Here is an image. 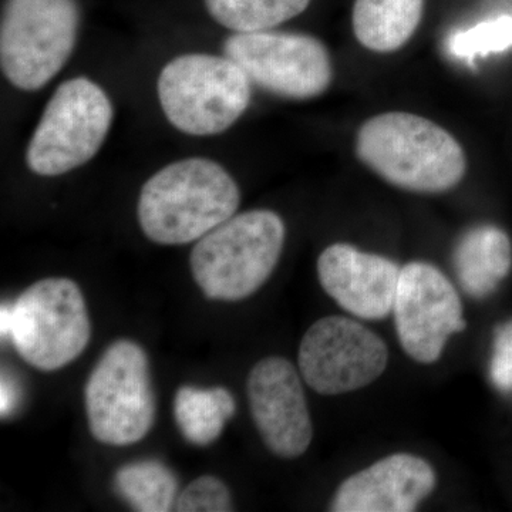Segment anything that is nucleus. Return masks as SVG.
<instances>
[{
	"label": "nucleus",
	"instance_id": "obj_1",
	"mask_svg": "<svg viewBox=\"0 0 512 512\" xmlns=\"http://www.w3.org/2000/svg\"><path fill=\"white\" fill-rule=\"evenodd\" d=\"M241 191L231 174L208 158L174 161L143 185L138 222L156 244L185 245L234 217Z\"/></svg>",
	"mask_w": 512,
	"mask_h": 512
},
{
	"label": "nucleus",
	"instance_id": "obj_2",
	"mask_svg": "<svg viewBox=\"0 0 512 512\" xmlns=\"http://www.w3.org/2000/svg\"><path fill=\"white\" fill-rule=\"evenodd\" d=\"M357 157L387 183L437 194L456 187L466 174L463 147L447 130L416 114H379L360 127Z\"/></svg>",
	"mask_w": 512,
	"mask_h": 512
},
{
	"label": "nucleus",
	"instance_id": "obj_3",
	"mask_svg": "<svg viewBox=\"0 0 512 512\" xmlns=\"http://www.w3.org/2000/svg\"><path fill=\"white\" fill-rule=\"evenodd\" d=\"M284 242L285 224L274 211L242 212L198 239L192 276L208 298L242 301L268 281Z\"/></svg>",
	"mask_w": 512,
	"mask_h": 512
},
{
	"label": "nucleus",
	"instance_id": "obj_4",
	"mask_svg": "<svg viewBox=\"0 0 512 512\" xmlns=\"http://www.w3.org/2000/svg\"><path fill=\"white\" fill-rule=\"evenodd\" d=\"M157 93L165 117L177 130L217 136L248 109L251 80L227 56L190 53L165 64Z\"/></svg>",
	"mask_w": 512,
	"mask_h": 512
},
{
	"label": "nucleus",
	"instance_id": "obj_5",
	"mask_svg": "<svg viewBox=\"0 0 512 512\" xmlns=\"http://www.w3.org/2000/svg\"><path fill=\"white\" fill-rule=\"evenodd\" d=\"M80 26L76 0H6L0 66L23 92L45 87L73 55Z\"/></svg>",
	"mask_w": 512,
	"mask_h": 512
},
{
	"label": "nucleus",
	"instance_id": "obj_6",
	"mask_svg": "<svg viewBox=\"0 0 512 512\" xmlns=\"http://www.w3.org/2000/svg\"><path fill=\"white\" fill-rule=\"evenodd\" d=\"M107 93L87 77L67 80L47 101L26 150V164L42 177H56L89 163L113 123Z\"/></svg>",
	"mask_w": 512,
	"mask_h": 512
},
{
	"label": "nucleus",
	"instance_id": "obj_7",
	"mask_svg": "<svg viewBox=\"0 0 512 512\" xmlns=\"http://www.w3.org/2000/svg\"><path fill=\"white\" fill-rule=\"evenodd\" d=\"M90 335L83 293L70 279L36 282L10 306L8 338L36 369L50 372L69 365L82 355Z\"/></svg>",
	"mask_w": 512,
	"mask_h": 512
},
{
	"label": "nucleus",
	"instance_id": "obj_8",
	"mask_svg": "<svg viewBox=\"0 0 512 512\" xmlns=\"http://www.w3.org/2000/svg\"><path fill=\"white\" fill-rule=\"evenodd\" d=\"M86 413L94 439L130 446L147 436L156 417L148 357L131 340L107 348L87 380Z\"/></svg>",
	"mask_w": 512,
	"mask_h": 512
},
{
	"label": "nucleus",
	"instance_id": "obj_9",
	"mask_svg": "<svg viewBox=\"0 0 512 512\" xmlns=\"http://www.w3.org/2000/svg\"><path fill=\"white\" fill-rule=\"evenodd\" d=\"M224 53L244 70L251 83L292 100L315 99L332 82L328 49L316 37L303 33H234Z\"/></svg>",
	"mask_w": 512,
	"mask_h": 512
},
{
	"label": "nucleus",
	"instance_id": "obj_10",
	"mask_svg": "<svg viewBox=\"0 0 512 512\" xmlns=\"http://www.w3.org/2000/svg\"><path fill=\"white\" fill-rule=\"evenodd\" d=\"M389 350L375 332L345 316L313 323L299 348V369L316 393L355 392L383 375Z\"/></svg>",
	"mask_w": 512,
	"mask_h": 512
},
{
	"label": "nucleus",
	"instance_id": "obj_11",
	"mask_svg": "<svg viewBox=\"0 0 512 512\" xmlns=\"http://www.w3.org/2000/svg\"><path fill=\"white\" fill-rule=\"evenodd\" d=\"M393 312L404 352L419 363L439 360L450 336L466 329L456 288L426 262L402 268Z\"/></svg>",
	"mask_w": 512,
	"mask_h": 512
},
{
	"label": "nucleus",
	"instance_id": "obj_12",
	"mask_svg": "<svg viewBox=\"0 0 512 512\" xmlns=\"http://www.w3.org/2000/svg\"><path fill=\"white\" fill-rule=\"evenodd\" d=\"M249 407L266 447L284 458L301 457L313 437L301 377L284 357H266L248 376Z\"/></svg>",
	"mask_w": 512,
	"mask_h": 512
},
{
	"label": "nucleus",
	"instance_id": "obj_13",
	"mask_svg": "<svg viewBox=\"0 0 512 512\" xmlns=\"http://www.w3.org/2000/svg\"><path fill=\"white\" fill-rule=\"evenodd\" d=\"M400 272L396 262L348 244L330 245L318 259L325 292L340 308L366 320H380L393 312Z\"/></svg>",
	"mask_w": 512,
	"mask_h": 512
},
{
	"label": "nucleus",
	"instance_id": "obj_14",
	"mask_svg": "<svg viewBox=\"0 0 512 512\" xmlns=\"http://www.w3.org/2000/svg\"><path fill=\"white\" fill-rule=\"evenodd\" d=\"M436 471L424 458L393 454L353 474L336 491L335 512H410L436 487Z\"/></svg>",
	"mask_w": 512,
	"mask_h": 512
},
{
	"label": "nucleus",
	"instance_id": "obj_15",
	"mask_svg": "<svg viewBox=\"0 0 512 512\" xmlns=\"http://www.w3.org/2000/svg\"><path fill=\"white\" fill-rule=\"evenodd\" d=\"M511 265L510 238L495 225L471 228L458 241L454 252L458 281L474 298L493 293L510 274Z\"/></svg>",
	"mask_w": 512,
	"mask_h": 512
},
{
	"label": "nucleus",
	"instance_id": "obj_16",
	"mask_svg": "<svg viewBox=\"0 0 512 512\" xmlns=\"http://www.w3.org/2000/svg\"><path fill=\"white\" fill-rule=\"evenodd\" d=\"M423 8L424 0H355L356 39L373 52H396L419 28Z\"/></svg>",
	"mask_w": 512,
	"mask_h": 512
},
{
	"label": "nucleus",
	"instance_id": "obj_17",
	"mask_svg": "<svg viewBox=\"0 0 512 512\" xmlns=\"http://www.w3.org/2000/svg\"><path fill=\"white\" fill-rule=\"evenodd\" d=\"M234 413V397L224 387L183 386L175 394L174 414L178 429L195 446L214 443Z\"/></svg>",
	"mask_w": 512,
	"mask_h": 512
},
{
	"label": "nucleus",
	"instance_id": "obj_18",
	"mask_svg": "<svg viewBox=\"0 0 512 512\" xmlns=\"http://www.w3.org/2000/svg\"><path fill=\"white\" fill-rule=\"evenodd\" d=\"M114 484L121 497L140 512L170 511L177 497V478L160 461L126 464L117 471Z\"/></svg>",
	"mask_w": 512,
	"mask_h": 512
},
{
	"label": "nucleus",
	"instance_id": "obj_19",
	"mask_svg": "<svg viewBox=\"0 0 512 512\" xmlns=\"http://www.w3.org/2000/svg\"><path fill=\"white\" fill-rule=\"evenodd\" d=\"M309 3L311 0H205L211 18L234 33L275 28L301 15Z\"/></svg>",
	"mask_w": 512,
	"mask_h": 512
},
{
	"label": "nucleus",
	"instance_id": "obj_20",
	"mask_svg": "<svg viewBox=\"0 0 512 512\" xmlns=\"http://www.w3.org/2000/svg\"><path fill=\"white\" fill-rule=\"evenodd\" d=\"M511 46L512 16L507 15L478 23L474 28L458 32L450 40L451 53L467 60L503 52Z\"/></svg>",
	"mask_w": 512,
	"mask_h": 512
},
{
	"label": "nucleus",
	"instance_id": "obj_21",
	"mask_svg": "<svg viewBox=\"0 0 512 512\" xmlns=\"http://www.w3.org/2000/svg\"><path fill=\"white\" fill-rule=\"evenodd\" d=\"M232 510L231 494L218 478L204 476L192 481L177 500L180 512H227Z\"/></svg>",
	"mask_w": 512,
	"mask_h": 512
},
{
	"label": "nucleus",
	"instance_id": "obj_22",
	"mask_svg": "<svg viewBox=\"0 0 512 512\" xmlns=\"http://www.w3.org/2000/svg\"><path fill=\"white\" fill-rule=\"evenodd\" d=\"M490 376L503 393H512V320L495 329Z\"/></svg>",
	"mask_w": 512,
	"mask_h": 512
},
{
	"label": "nucleus",
	"instance_id": "obj_23",
	"mask_svg": "<svg viewBox=\"0 0 512 512\" xmlns=\"http://www.w3.org/2000/svg\"><path fill=\"white\" fill-rule=\"evenodd\" d=\"M18 403V387L5 375L2 376L0 384V412L2 416H8Z\"/></svg>",
	"mask_w": 512,
	"mask_h": 512
},
{
	"label": "nucleus",
	"instance_id": "obj_24",
	"mask_svg": "<svg viewBox=\"0 0 512 512\" xmlns=\"http://www.w3.org/2000/svg\"><path fill=\"white\" fill-rule=\"evenodd\" d=\"M10 326V306H2V312H0V332H2L3 338L9 335Z\"/></svg>",
	"mask_w": 512,
	"mask_h": 512
}]
</instances>
